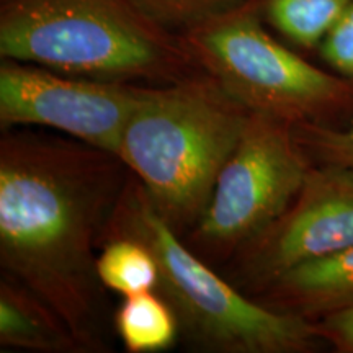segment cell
Masks as SVG:
<instances>
[{
  "instance_id": "1",
  "label": "cell",
  "mask_w": 353,
  "mask_h": 353,
  "mask_svg": "<svg viewBox=\"0 0 353 353\" xmlns=\"http://www.w3.org/2000/svg\"><path fill=\"white\" fill-rule=\"evenodd\" d=\"M131 172L81 141L30 131L0 139V267L59 312L82 353L110 352L97 257Z\"/></svg>"
},
{
  "instance_id": "2",
  "label": "cell",
  "mask_w": 353,
  "mask_h": 353,
  "mask_svg": "<svg viewBox=\"0 0 353 353\" xmlns=\"http://www.w3.org/2000/svg\"><path fill=\"white\" fill-rule=\"evenodd\" d=\"M249 117L250 110L210 74L143 85L118 157L179 236L205 213Z\"/></svg>"
},
{
  "instance_id": "3",
  "label": "cell",
  "mask_w": 353,
  "mask_h": 353,
  "mask_svg": "<svg viewBox=\"0 0 353 353\" xmlns=\"http://www.w3.org/2000/svg\"><path fill=\"white\" fill-rule=\"evenodd\" d=\"M0 56L145 85L180 81L195 61L131 0H2Z\"/></svg>"
},
{
  "instance_id": "4",
  "label": "cell",
  "mask_w": 353,
  "mask_h": 353,
  "mask_svg": "<svg viewBox=\"0 0 353 353\" xmlns=\"http://www.w3.org/2000/svg\"><path fill=\"white\" fill-rule=\"evenodd\" d=\"M114 236L134 237L151 249L159 265L156 291L174 309L192 347L213 353H303L324 342L317 322L265 306L218 275L159 216L132 174L101 242Z\"/></svg>"
},
{
  "instance_id": "5",
  "label": "cell",
  "mask_w": 353,
  "mask_h": 353,
  "mask_svg": "<svg viewBox=\"0 0 353 353\" xmlns=\"http://www.w3.org/2000/svg\"><path fill=\"white\" fill-rule=\"evenodd\" d=\"M185 46L250 112L293 125H332L353 112V81L316 68L278 43L252 8L236 6L193 26Z\"/></svg>"
},
{
  "instance_id": "6",
  "label": "cell",
  "mask_w": 353,
  "mask_h": 353,
  "mask_svg": "<svg viewBox=\"0 0 353 353\" xmlns=\"http://www.w3.org/2000/svg\"><path fill=\"white\" fill-rule=\"evenodd\" d=\"M311 167L293 123L250 112L205 213L188 232L190 249L206 262L232 259L288 210Z\"/></svg>"
},
{
  "instance_id": "7",
  "label": "cell",
  "mask_w": 353,
  "mask_h": 353,
  "mask_svg": "<svg viewBox=\"0 0 353 353\" xmlns=\"http://www.w3.org/2000/svg\"><path fill=\"white\" fill-rule=\"evenodd\" d=\"M143 85L70 76L3 59L0 126H43L118 156L123 131Z\"/></svg>"
},
{
  "instance_id": "8",
  "label": "cell",
  "mask_w": 353,
  "mask_h": 353,
  "mask_svg": "<svg viewBox=\"0 0 353 353\" xmlns=\"http://www.w3.org/2000/svg\"><path fill=\"white\" fill-rule=\"evenodd\" d=\"M353 245V170L312 164L288 210L232 257L234 285L259 296L286 272Z\"/></svg>"
},
{
  "instance_id": "9",
  "label": "cell",
  "mask_w": 353,
  "mask_h": 353,
  "mask_svg": "<svg viewBox=\"0 0 353 353\" xmlns=\"http://www.w3.org/2000/svg\"><path fill=\"white\" fill-rule=\"evenodd\" d=\"M255 299L312 322L353 307V245L286 272Z\"/></svg>"
},
{
  "instance_id": "10",
  "label": "cell",
  "mask_w": 353,
  "mask_h": 353,
  "mask_svg": "<svg viewBox=\"0 0 353 353\" xmlns=\"http://www.w3.org/2000/svg\"><path fill=\"white\" fill-rule=\"evenodd\" d=\"M0 347L34 353H82L59 312L7 273L0 278Z\"/></svg>"
},
{
  "instance_id": "11",
  "label": "cell",
  "mask_w": 353,
  "mask_h": 353,
  "mask_svg": "<svg viewBox=\"0 0 353 353\" xmlns=\"http://www.w3.org/2000/svg\"><path fill=\"white\" fill-rule=\"evenodd\" d=\"M113 329L130 353H157L174 347L179 319L156 290L125 296L113 314Z\"/></svg>"
},
{
  "instance_id": "12",
  "label": "cell",
  "mask_w": 353,
  "mask_h": 353,
  "mask_svg": "<svg viewBox=\"0 0 353 353\" xmlns=\"http://www.w3.org/2000/svg\"><path fill=\"white\" fill-rule=\"evenodd\" d=\"M97 275L105 288L125 298L156 290L159 265L144 242L130 236H114L101 242Z\"/></svg>"
},
{
  "instance_id": "13",
  "label": "cell",
  "mask_w": 353,
  "mask_h": 353,
  "mask_svg": "<svg viewBox=\"0 0 353 353\" xmlns=\"http://www.w3.org/2000/svg\"><path fill=\"white\" fill-rule=\"evenodd\" d=\"M352 0H267L270 23L290 41L314 48L324 41Z\"/></svg>"
},
{
  "instance_id": "14",
  "label": "cell",
  "mask_w": 353,
  "mask_h": 353,
  "mask_svg": "<svg viewBox=\"0 0 353 353\" xmlns=\"http://www.w3.org/2000/svg\"><path fill=\"white\" fill-rule=\"evenodd\" d=\"M294 136L312 164L341 165L353 170V118L345 126L294 125Z\"/></svg>"
},
{
  "instance_id": "15",
  "label": "cell",
  "mask_w": 353,
  "mask_h": 353,
  "mask_svg": "<svg viewBox=\"0 0 353 353\" xmlns=\"http://www.w3.org/2000/svg\"><path fill=\"white\" fill-rule=\"evenodd\" d=\"M131 2L162 28L185 26L188 30L237 6V0H131Z\"/></svg>"
},
{
  "instance_id": "16",
  "label": "cell",
  "mask_w": 353,
  "mask_h": 353,
  "mask_svg": "<svg viewBox=\"0 0 353 353\" xmlns=\"http://www.w3.org/2000/svg\"><path fill=\"white\" fill-rule=\"evenodd\" d=\"M321 54L339 76L353 81V0L321 43Z\"/></svg>"
},
{
  "instance_id": "17",
  "label": "cell",
  "mask_w": 353,
  "mask_h": 353,
  "mask_svg": "<svg viewBox=\"0 0 353 353\" xmlns=\"http://www.w3.org/2000/svg\"><path fill=\"white\" fill-rule=\"evenodd\" d=\"M321 339L335 350L353 353V307L317 321Z\"/></svg>"
}]
</instances>
